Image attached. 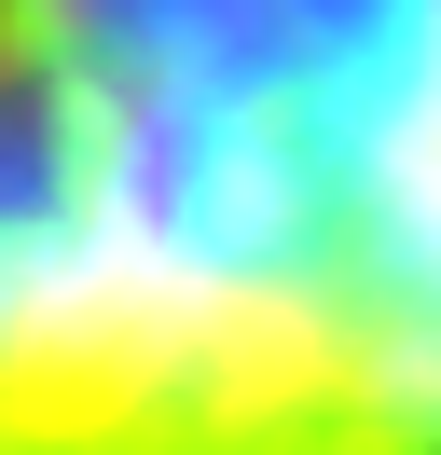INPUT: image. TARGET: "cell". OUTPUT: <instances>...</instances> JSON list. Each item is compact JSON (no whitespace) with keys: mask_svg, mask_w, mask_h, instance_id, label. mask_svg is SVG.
<instances>
[{"mask_svg":"<svg viewBox=\"0 0 441 455\" xmlns=\"http://www.w3.org/2000/svg\"><path fill=\"white\" fill-rule=\"evenodd\" d=\"M0 455H441V0H0Z\"/></svg>","mask_w":441,"mask_h":455,"instance_id":"1","label":"cell"}]
</instances>
